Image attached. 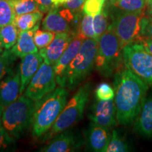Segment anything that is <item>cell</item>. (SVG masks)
I'll use <instances>...</instances> for the list:
<instances>
[{"label": "cell", "instance_id": "74e56055", "mask_svg": "<svg viewBox=\"0 0 152 152\" xmlns=\"http://www.w3.org/2000/svg\"><path fill=\"white\" fill-rule=\"evenodd\" d=\"M3 109H4V106L0 104V125H1V115H2Z\"/></svg>", "mask_w": 152, "mask_h": 152}, {"label": "cell", "instance_id": "d6986e66", "mask_svg": "<svg viewBox=\"0 0 152 152\" xmlns=\"http://www.w3.org/2000/svg\"><path fill=\"white\" fill-rule=\"evenodd\" d=\"M134 130L144 137H152V95L146 98L135 119Z\"/></svg>", "mask_w": 152, "mask_h": 152}, {"label": "cell", "instance_id": "f1b7e54d", "mask_svg": "<svg viewBox=\"0 0 152 152\" xmlns=\"http://www.w3.org/2000/svg\"><path fill=\"white\" fill-rule=\"evenodd\" d=\"M55 34L56 33L54 32L45 30L38 29L36 30L34 35V40L37 48L41 49L49 45L54 38Z\"/></svg>", "mask_w": 152, "mask_h": 152}, {"label": "cell", "instance_id": "8992f818", "mask_svg": "<svg viewBox=\"0 0 152 152\" xmlns=\"http://www.w3.org/2000/svg\"><path fill=\"white\" fill-rule=\"evenodd\" d=\"M92 85L87 83L79 87L75 94L66 103L59 116L52 128L46 133L45 140H49L63 131L71 128L77 124L83 116L85 106L88 102Z\"/></svg>", "mask_w": 152, "mask_h": 152}, {"label": "cell", "instance_id": "4316f807", "mask_svg": "<svg viewBox=\"0 0 152 152\" xmlns=\"http://www.w3.org/2000/svg\"><path fill=\"white\" fill-rule=\"evenodd\" d=\"M129 151L130 147L128 143L120 135L117 130H113L106 152H127Z\"/></svg>", "mask_w": 152, "mask_h": 152}, {"label": "cell", "instance_id": "6da1fadb", "mask_svg": "<svg viewBox=\"0 0 152 152\" xmlns=\"http://www.w3.org/2000/svg\"><path fill=\"white\" fill-rule=\"evenodd\" d=\"M113 87L118 123L130 124L140 112L149 86L125 68L115 74Z\"/></svg>", "mask_w": 152, "mask_h": 152}, {"label": "cell", "instance_id": "ba28073f", "mask_svg": "<svg viewBox=\"0 0 152 152\" xmlns=\"http://www.w3.org/2000/svg\"><path fill=\"white\" fill-rule=\"evenodd\" d=\"M144 16L143 10L123 11L113 18L109 27L117 35L121 48L135 42L141 36L142 21Z\"/></svg>", "mask_w": 152, "mask_h": 152}, {"label": "cell", "instance_id": "8fae6325", "mask_svg": "<svg viewBox=\"0 0 152 152\" xmlns=\"http://www.w3.org/2000/svg\"><path fill=\"white\" fill-rule=\"evenodd\" d=\"M84 144L83 137L77 131L67 129L53 137L39 151L43 152H71L80 149Z\"/></svg>", "mask_w": 152, "mask_h": 152}, {"label": "cell", "instance_id": "8d00e7d4", "mask_svg": "<svg viewBox=\"0 0 152 152\" xmlns=\"http://www.w3.org/2000/svg\"><path fill=\"white\" fill-rule=\"evenodd\" d=\"M68 0H52L53 4L54 7H58L64 4Z\"/></svg>", "mask_w": 152, "mask_h": 152}, {"label": "cell", "instance_id": "4dcf8cb0", "mask_svg": "<svg viewBox=\"0 0 152 152\" xmlns=\"http://www.w3.org/2000/svg\"><path fill=\"white\" fill-rule=\"evenodd\" d=\"M16 141L15 139L9 135L2 125H0V151H14Z\"/></svg>", "mask_w": 152, "mask_h": 152}, {"label": "cell", "instance_id": "d6a6232c", "mask_svg": "<svg viewBox=\"0 0 152 152\" xmlns=\"http://www.w3.org/2000/svg\"><path fill=\"white\" fill-rule=\"evenodd\" d=\"M141 36L152 38V16H144L142 18Z\"/></svg>", "mask_w": 152, "mask_h": 152}, {"label": "cell", "instance_id": "d4e9b609", "mask_svg": "<svg viewBox=\"0 0 152 152\" xmlns=\"http://www.w3.org/2000/svg\"><path fill=\"white\" fill-rule=\"evenodd\" d=\"M93 19L94 16L87 14H85L81 19L78 27V31H77L76 33L83 39H96L93 26Z\"/></svg>", "mask_w": 152, "mask_h": 152}, {"label": "cell", "instance_id": "e0dca14e", "mask_svg": "<svg viewBox=\"0 0 152 152\" xmlns=\"http://www.w3.org/2000/svg\"><path fill=\"white\" fill-rule=\"evenodd\" d=\"M42 62H44V60L39 52L28 54L21 58V62L19 66L20 75V95L26 90L32 77L39 69Z\"/></svg>", "mask_w": 152, "mask_h": 152}, {"label": "cell", "instance_id": "603a6c76", "mask_svg": "<svg viewBox=\"0 0 152 152\" xmlns=\"http://www.w3.org/2000/svg\"><path fill=\"white\" fill-rule=\"evenodd\" d=\"M15 16L12 0H0V28L13 23Z\"/></svg>", "mask_w": 152, "mask_h": 152}, {"label": "cell", "instance_id": "cb8c5ba5", "mask_svg": "<svg viewBox=\"0 0 152 152\" xmlns=\"http://www.w3.org/2000/svg\"><path fill=\"white\" fill-rule=\"evenodd\" d=\"M17 58L11 49H6L0 54V80L13 71V66Z\"/></svg>", "mask_w": 152, "mask_h": 152}, {"label": "cell", "instance_id": "f35d334b", "mask_svg": "<svg viewBox=\"0 0 152 152\" xmlns=\"http://www.w3.org/2000/svg\"><path fill=\"white\" fill-rule=\"evenodd\" d=\"M4 47L3 45L1 44V41H0V54H1V52H4Z\"/></svg>", "mask_w": 152, "mask_h": 152}, {"label": "cell", "instance_id": "5bb4252c", "mask_svg": "<svg viewBox=\"0 0 152 152\" xmlns=\"http://www.w3.org/2000/svg\"><path fill=\"white\" fill-rule=\"evenodd\" d=\"M20 75L19 68L12 71L0 80V104L4 107L15 102L20 96Z\"/></svg>", "mask_w": 152, "mask_h": 152}, {"label": "cell", "instance_id": "ac0fdd59", "mask_svg": "<svg viewBox=\"0 0 152 152\" xmlns=\"http://www.w3.org/2000/svg\"><path fill=\"white\" fill-rule=\"evenodd\" d=\"M39 23H38L32 29L19 33L16 43L11 49L12 52L18 58H23V56L31 53L39 52H38L39 49L36 46L35 40H34V35L36 30L39 29Z\"/></svg>", "mask_w": 152, "mask_h": 152}, {"label": "cell", "instance_id": "4fadbf2b", "mask_svg": "<svg viewBox=\"0 0 152 152\" xmlns=\"http://www.w3.org/2000/svg\"><path fill=\"white\" fill-rule=\"evenodd\" d=\"M75 34L73 33H58L51 43L45 48L39 50V54L42 57L44 62L54 66L64 54Z\"/></svg>", "mask_w": 152, "mask_h": 152}, {"label": "cell", "instance_id": "1f68e13d", "mask_svg": "<svg viewBox=\"0 0 152 152\" xmlns=\"http://www.w3.org/2000/svg\"><path fill=\"white\" fill-rule=\"evenodd\" d=\"M96 97L99 100H111L115 97V91L111 85L103 83L96 90Z\"/></svg>", "mask_w": 152, "mask_h": 152}, {"label": "cell", "instance_id": "277c9868", "mask_svg": "<svg viewBox=\"0 0 152 152\" xmlns=\"http://www.w3.org/2000/svg\"><path fill=\"white\" fill-rule=\"evenodd\" d=\"M35 103L25 95L4 107L1 115V125L9 135L17 140L31 125Z\"/></svg>", "mask_w": 152, "mask_h": 152}, {"label": "cell", "instance_id": "9a60e30c", "mask_svg": "<svg viewBox=\"0 0 152 152\" xmlns=\"http://www.w3.org/2000/svg\"><path fill=\"white\" fill-rule=\"evenodd\" d=\"M84 40L85 39H83L77 33H75L65 52L61 55L59 59L55 63L54 65V69L55 74H56V83L58 85V86L61 85L63 77H64L68 66H69L72 60L75 58V56L78 53L82 46V44Z\"/></svg>", "mask_w": 152, "mask_h": 152}, {"label": "cell", "instance_id": "836d02e7", "mask_svg": "<svg viewBox=\"0 0 152 152\" xmlns=\"http://www.w3.org/2000/svg\"><path fill=\"white\" fill-rule=\"evenodd\" d=\"M85 1L86 0H68L66 2L61 5V7L70 9L74 12H77L80 9H82V7H83Z\"/></svg>", "mask_w": 152, "mask_h": 152}, {"label": "cell", "instance_id": "7a4b0ae2", "mask_svg": "<svg viewBox=\"0 0 152 152\" xmlns=\"http://www.w3.org/2000/svg\"><path fill=\"white\" fill-rule=\"evenodd\" d=\"M68 92L59 87L35 102L32 118V132L39 137L52 128L67 103Z\"/></svg>", "mask_w": 152, "mask_h": 152}, {"label": "cell", "instance_id": "83f0119b", "mask_svg": "<svg viewBox=\"0 0 152 152\" xmlns=\"http://www.w3.org/2000/svg\"><path fill=\"white\" fill-rule=\"evenodd\" d=\"M16 15H21L39 10L35 0H12Z\"/></svg>", "mask_w": 152, "mask_h": 152}, {"label": "cell", "instance_id": "52a82bcc", "mask_svg": "<svg viewBox=\"0 0 152 152\" xmlns=\"http://www.w3.org/2000/svg\"><path fill=\"white\" fill-rule=\"evenodd\" d=\"M125 68L152 87V54L140 42H133L123 49Z\"/></svg>", "mask_w": 152, "mask_h": 152}, {"label": "cell", "instance_id": "e575fe53", "mask_svg": "<svg viewBox=\"0 0 152 152\" xmlns=\"http://www.w3.org/2000/svg\"><path fill=\"white\" fill-rule=\"evenodd\" d=\"M37 3L39 10L43 13L49 12L51 9L54 8L52 0H35Z\"/></svg>", "mask_w": 152, "mask_h": 152}, {"label": "cell", "instance_id": "44dd1931", "mask_svg": "<svg viewBox=\"0 0 152 152\" xmlns=\"http://www.w3.org/2000/svg\"><path fill=\"white\" fill-rule=\"evenodd\" d=\"M19 32L14 23L0 28V41L5 49H10L18 39Z\"/></svg>", "mask_w": 152, "mask_h": 152}, {"label": "cell", "instance_id": "60d3db41", "mask_svg": "<svg viewBox=\"0 0 152 152\" xmlns=\"http://www.w3.org/2000/svg\"><path fill=\"white\" fill-rule=\"evenodd\" d=\"M151 9H152V7H151Z\"/></svg>", "mask_w": 152, "mask_h": 152}, {"label": "cell", "instance_id": "3957f363", "mask_svg": "<svg viewBox=\"0 0 152 152\" xmlns=\"http://www.w3.org/2000/svg\"><path fill=\"white\" fill-rule=\"evenodd\" d=\"M97 49V40L85 39L78 53L68 66L59 87L73 90L78 86L94 68Z\"/></svg>", "mask_w": 152, "mask_h": 152}, {"label": "cell", "instance_id": "484cf974", "mask_svg": "<svg viewBox=\"0 0 152 152\" xmlns=\"http://www.w3.org/2000/svg\"><path fill=\"white\" fill-rule=\"evenodd\" d=\"M93 26L95 34L96 40L98 41L99 37L109 29L110 25L109 24V16L106 10H102L99 14L94 16Z\"/></svg>", "mask_w": 152, "mask_h": 152}, {"label": "cell", "instance_id": "7c38bea8", "mask_svg": "<svg viewBox=\"0 0 152 152\" xmlns=\"http://www.w3.org/2000/svg\"><path fill=\"white\" fill-rule=\"evenodd\" d=\"M92 123L111 129L118 121L115 113V102L111 100H99L94 102L88 115Z\"/></svg>", "mask_w": 152, "mask_h": 152}, {"label": "cell", "instance_id": "ab89813d", "mask_svg": "<svg viewBox=\"0 0 152 152\" xmlns=\"http://www.w3.org/2000/svg\"><path fill=\"white\" fill-rule=\"evenodd\" d=\"M148 4H149L150 7H152V0H148Z\"/></svg>", "mask_w": 152, "mask_h": 152}, {"label": "cell", "instance_id": "ffe728a7", "mask_svg": "<svg viewBox=\"0 0 152 152\" xmlns=\"http://www.w3.org/2000/svg\"><path fill=\"white\" fill-rule=\"evenodd\" d=\"M42 17L43 13L39 10L28 14L16 15L14 23L20 33L33 28L38 23L40 22Z\"/></svg>", "mask_w": 152, "mask_h": 152}, {"label": "cell", "instance_id": "2e32d148", "mask_svg": "<svg viewBox=\"0 0 152 152\" xmlns=\"http://www.w3.org/2000/svg\"><path fill=\"white\" fill-rule=\"evenodd\" d=\"M111 137L109 128L92 123L86 134L87 145L91 151L106 152Z\"/></svg>", "mask_w": 152, "mask_h": 152}, {"label": "cell", "instance_id": "9c48e42d", "mask_svg": "<svg viewBox=\"0 0 152 152\" xmlns=\"http://www.w3.org/2000/svg\"><path fill=\"white\" fill-rule=\"evenodd\" d=\"M56 84L54 66L42 62L26 87L24 95L37 102L54 91Z\"/></svg>", "mask_w": 152, "mask_h": 152}, {"label": "cell", "instance_id": "f546056e", "mask_svg": "<svg viewBox=\"0 0 152 152\" xmlns=\"http://www.w3.org/2000/svg\"><path fill=\"white\" fill-rule=\"evenodd\" d=\"M106 0H86L83 10L85 14L96 16L103 10Z\"/></svg>", "mask_w": 152, "mask_h": 152}, {"label": "cell", "instance_id": "7402d4cb", "mask_svg": "<svg viewBox=\"0 0 152 152\" xmlns=\"http://www.w3.org/2000/svg\"><path fill=\"white\" fill-rule=\"evenodd\" d=\"M147 0H110L113 7L122 11H137L143 10Z\"/></svg>", "mask_w": 152, "mask_h": 152}, {"label": "cell", "instance_id": "30bf717a", "mask_svg": "<svg viewBox=\"0 0 152 152\" xmlns=\"http://www.w3.org/2000/svg\"><path fill=\"white\" fill-rule=\"evenodd\" d=\"M75 13L61 6L54 7L44 18L42 29L55 33H71V26L77 18Z\"/></svg>", "mask_w": 152, "mask_h": 152}, {"label": "cell", "instance_id": "5b68a950", "mask_svg": "<svg viewBox=\"0 0 152 152\" xmlns=\"http://www.w3.org/2000/svg\"><path fill=\"white\" fill-rule=\"evenodd\" d=\"M122 62L123 49L117 35L109 27L98 39L94 68L105 77H110L119 71Z\"/></svg>", "mask_w": 152, "mask_h": 152}, {"label": "cell", "instance_id": "d590c367", "mask_svg": "<svg viewBox=\"0 0 152 152\" xmlns=\"http://www.w3.org/2000/svg\"><path fill=\"white\" fill-rule=\"evenodd\" d=\"M135 42H140L143 45L144 48L152 54V38L140 36Z\"/></svg>", "mask_w": 152, "mask_h": 152}]
</instances>
